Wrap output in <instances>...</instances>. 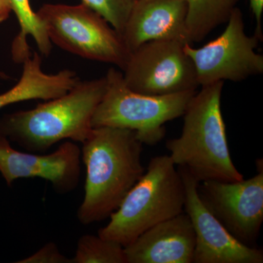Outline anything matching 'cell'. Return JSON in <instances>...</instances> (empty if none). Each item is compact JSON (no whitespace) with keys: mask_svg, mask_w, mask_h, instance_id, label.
Here are the masks:
<instances>
[{"mask_svg":"<svg viewBox=\"0 0 263 263\" xmlns=\"http://www.w3.org/2000/svg\"><path fill=\"white\" fill-rule=\"evenodd\" d=\"M82 144L86 176L77 217L87 226L110 217L146 169L141 163L143 144L134 131L93 128Z\"/></svg>","mask_w":263,"mask_h":263,"instance_id":"obj_1","label":"cell"},{"mask_svg":"<svg viewBox=\"0 0 263 263\" xmlns=\"http://www.w3.org/2000/svg\"><path fill=\"white\" fill-rule=\"evenodd\" d=\"M106 88L105 76L80 81L66 94L34 108L5 114L0 118V131L32 152H46L65 139L83 143L92 130L91 120Z\"/></svg>","mask_w":263,"mask_h":263,"instance_id":"obj_2","label":"cell"},{"mask_svg":"<svg viewBox=\"0 0 263 263\" xmlns=\"http://www.w3.org/2000/svg\"><path fill=\"white\" fill-rule=\"evenodd\" d=\"M223 86L224 81L201 86L183 114L181 136L166 143L173 162L185 167L198 182L243 179L233 163L228 146L221 109Z\"/></svg>","mask_w":263,"mask_h":263,"instance_id":"obj_3","label":"cell"},{"mask_svg":"<svg viewBox=\"0 0 263 263\" xmlns=\"http://www.w3.org/2000/svg\"><path fill=\"white\" fill-rule=\"evenodd\" d=\"M176 167L169 155L153 157L99 236L124 247L152 227L184 212V185Z\"/></svg>","mask_w":263,"mask_h":263,"instance_id":"obj_4","label":"cell"},{"mask_svg":"<svg viewBox=\"0 0 263 263\" xmlns=\"http://www.w3.org/2000/svg\"><path fill=\"white\" fill-rule=\"evenodd\" d=\"M107 88L95 110L93 128L110 127L134 131L142 144L155 146L166 134L164 124L183 116L197 91L152 96L136 92L124 84L114 67L105 76Z\"/></svg>","mask_w":263,"mask_h":263,"instance_id":"obj_5","label":"cell"},{"mask_svg":"<svg viewBox=\"0 0 263 263\" xmlns=\"http://www.w3.org/2000/svg\"><path fill=\"white\" fill-rule=\"evenodd\" d=\"M36 13L50 41L62 49L122 70L125 67L130 51L122 35L89 7L83 3L45 4Z\"/></svg>","mask_w":263,"mask_h":263,"instance_id":"obj_6","label":"cell"},{"mask_svg":"<svg viewBox=\"0 0 263 263\" xmlns=\"http://www.w3.org/2000/svg\"><path fill=\"white\" fill-rule=\"evenodd\" d=\"M224 32L202 47L184 45L196 71L199 86L219 81L239 82L263 72V56L255 51L260 40L245 32L243 13L232 12Z\"/></svg>","mask_w":263,"mask_h":263,"instance_id":"obj_7","label":"cell"},{"mask_svg":"<svg viewBox=\"0 0 263 263\" xmlns=\"http://www.w3.org/2000/svg\"><path fill=\"white\" fill-rule=\"evenodd\" d=\"M178 41H151L130 52L122 71L129 89L146 95L164 96L196 91L195 66Z\"/></svg>","mask_w":263,"mask_h":263,"instance_id":"obj_8","label":"cell"},{"mask_svg":"<svg viewBox=\"0 0 263 263\" xmlns=\"http://www.w3.org/2000/svg\"><path fill=\"white\" fill-rule=\"evenodd\" d=\"M257 175L245 180L199 182L197 193L203 205L233 237L254 247L263 221V164L257 161Z\"/></svg>","mask_w":263,"mask_h":263,"instance_id":"obj_9","label":"cell"},{"mask_svg":"<svg viewBox=\"0 0 263 263\" xmlns=\"http://www.w3.org/2000/svg\"><path fill=\"white\" fill-rule=\"evenodd\" d=\"M178 169L184 185V212L195 233L193 263H262V250L235 239L202 203L198 181L185 167Z\"/></svg>","mask_w":263,"mask_h":263,"instance_id":"obj_10","label":"cell"},{"mask_svg":"<svg viewBox=\"0 0 263 263\" xmlns=\"http://www.w3.org/2000/svg\"><path fill=\"white\" fill-rule=\"evenodd\" d=\"M81 158L80 148L70 141L49 155L19 152L0 131V174L8 186L17 179H41L51 183L57 193H70L80 181Z\"/></svg>","mask_w":263,"mask_h":263,"instance_id":"obj_11","label":"cell"},{"mask_svg":"<svg viewBox=\"0 0 263 263\" xmlns=\"http://www.w3.org/2000/svg\"><path fill=\"white\" fill-rule=\"evenodd\" d=\"M186 0H135L122 37L129 51L151 41L191 44Z\"/></svg>","mask_w":263,"mask_h":263,"instance_id":"obj_12","label":"cell"},{"mask_svg":"<svg viewBox=\"0 0 263 263\" xmlns=\"http://www.w3.org/2000/svg\"><path fill=\"white\" fill-rule=\"evenodd\" d=\"M195 233L184 212L161 221L124 247L127 263H193Z\"/></svg>","mask_w":263,"mask_h":263,"instance_id":"obj_13","label":"cell"},{"mask_svg":"<svg viewBox=\"0 0 263 263\" xmlns=\"http://www.w3.org/2000/svg\"><path fill=\"white\" fill-rule=\"evenodd\" d=\"M20 80L11 89L0 94V110L21 102L51 100L66 94L80 79L75 71L62 70L47 74L42 70L41 57L34 52L26 58Z\"/></svg>","mask_w":263,"mask_h":263,"instance_id":"obj_14","label":"cell"},{"mask_svg":"<svg viewBox=\"0 0 263 263\" xmlns=\"http://www.w3.org/2000/svg\"><path fill=\"white\" fill-rule=\"evenodd\" d=\"M11 10L18 19L20 32L12 43L11 53L13 61L23 63L26 58L30 56L27 37L30 35L35 41L41 54L48 57L51 54L52 43L46 28L37 13L33 11L29 0H10Z\"/></svg>","mask_w":263,"mask_h":263,"instance_id":"obj_15","label":"cell"},{"mask_svg":"<svg viewBox=\"0 0 263 263\" xmlns=\"http://www.w3.org/2000/svg\"><path fill=\"white\" fill-rule=\"evenodd\" d=\"M239 0H186V27L192 44L202 41L212 30L227 23Z\"/></svg>","mask_w":263,"mask_h":263,"instance_id":"obj_16","label":"cell"},{"mask_svg":"<svg viewBox=\"0 0 263 263\" xmlns=\"http://www.w3.org/2000/svg\"><path fill=\"white\" fill-rule=\"evenodd\" d=\"M72 263H127L124 247L99 235L79 238Z\"/></svg>","mask_w":263,"mask_h":263,"instance_id":"obj_17","label":"cell"},{"mask_svg":"<svg viewBox=\"0 0 263 263\" xmlns=\"http://www.w3.org/2000/svg\"><path fill=\"white\" fill-rule=\"evenodd\" d=\"M82 3L103 16L121 34L134 0H82Z\"/></svg>","mask_w":263,"mask_h":263,"instance_id":"obj_18","label":"cell"},{"mask_svg":"<svg viewBox=\"0 0 263 263\" xmlns=\"http://www.w3.org/2000/svg\"><path fill=\"white\" fill-rule=\"evenodd\" d=\"M17 263H72L68 258L60 252L56 243L49 242L43 246L35 253L25 258L16 261Z\"/></svg>","mask_w":263,"mask_h":263,"instance_id":"obj_19","label":"cell"},{"mask_svg":"<svg viewBox=\"0 0 263 263\" xmlns=\"http://www.w3.org/2000/svg\"><path fill=\"white\" fill-rule=\"evenodd\" d=\"M249 5L252 10L256 22L254 35L257 36L260 41L262 40V15L263 12V0H249Z\"/></svg>","mask_w":263,"mask_h":263,"instance_id":"obj_20","label":"cell"},{"mask_svg":"<svg viewBox=\"0 0 263 263\" xmlns=\"http://www.w3.org/2000/svg\"><path fill=\"white\" fill-rule=\"evenodd\" d=\"M11 11L10 0H0V23L9 18Z\"/></svg>","mask_w":263,"mask_h":263,"instance_id":"obj_21","label":"cell"},{"mask_svg":"<svg viewBox=\"0 0 263 263\" xmlns=\"http://www.w3.org/2000/svg\"><path fill=\"white\" fill-rule=\"evenodd\" d=\"M0 79H4V80H8V79H10V78L9 76L7 75L6 73H5L4 72H2V71H0Z\"/></svg>","mask_w":263,"mask_h":263,"instance_id":"obj_22","label":"cell"},{"mask_svg":"<svg viewBox=\"0 0 263 263\" xmlns=\"http://www.w3.org/2000/svg\"><path fill=\"white\" fill-rule=\"evenodd\" d=\"M134 1H135V0H134Z\"/></svg>","mask_w":263,"mask_h":263,"instance_id":"obj_23","label":"cell"}]
</instances>
